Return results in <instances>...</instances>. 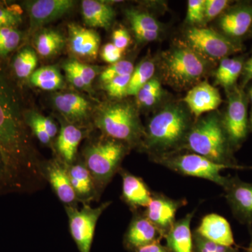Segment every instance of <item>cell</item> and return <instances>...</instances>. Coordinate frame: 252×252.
<instances>
[{"instance_id": "26", "label": "cell", "mask_w": 252, "mask_h": 252, "mask_svg": "<svg viewBox=\"0 0 252 252\" xmlns=\"http://www.w3.org/2000/svg\"><path fill=\"white\" fill-rule=\"evenodd\" d=\"M34 44L36 52L42 57L48 58L61 51L65 44V39L59 32L45 29L36 34Z\"/></svg>"}, {"instance_id": "1", "label": "cell", "mask_w": 252, "mask_h": 252, "mask_svg": "<svg viewBox=\"0 0 252 252\" xmlns=\"http://www.w3.org/2000/svg\"><path fill=\"white\" fill-rule=\"evenodd\" d=\"M23 113L16 88L0 67V157L6 193H34L46 184Z\"/></svg>"}, {"instance_id": "50", "label": "cell", "mask_w": 252, "mask_h": 252, "mask_svg": "<svg viewBox=\"0 0 252 252\" xmlns=\"http://www.w3.org/2000/svg\"><path fill=\"white\" fill-rule=\"evenodd\" d=\"M8 2H9V1H0V5H3V4H7Z\"/></svg>"}, {"instance_id": "16", "label": "cell", "mask_w": 252, "mask_h": 252, "mask_svg": "<svg viewBox=\"0 0 252 252\" xmlns=\"http://www.w3.org/2000/svg\"><path fill=\"white\" fill-rule=\"evenodd\" d=\"M55 107L69 124L80 126L85 124L91 112L90 102L79 94L63 93L53 97Z\"/></svg>"}, {"instance_id": "49", "label": "cell", "mask_w": 252, "mask_h": 252, "mask_svg": "<svg viewBox=\"0 0 252 252\" xmlns=\"http://www.w3.org/2000/svg\"><path fill=\"white\" fill-rule=\"evenodd\" d=\"M250 65H252V57L250 58V59H249V61H248V62L245 63V66H250Z\"/></svg>"}, {"instance_id": "13", "label": "cell", "mask_w": 252, "mask_h": 252, "mask_svg": "<svg viewBox=\"0 0 252 252\" xmlns=\"http://www.w3.org/2000/svg\"><path fill=\"white\" fill-rule=\"evenodd\" d=\"M41 169L46 182H49L64 207H78L79 203L71 185L67 165L56 157L41 161Z\"/></svg>"}, {"instance_id": "52", "label": "cell", "mask_w": 252, "mask_h": 252, "mask_svg": "<svg viewBox=\"0 0 252 252\" xmlns=\"http://www.w3.org/2000/svg\"><path fill=\"white\" fill-rule=\"evenodd\" d=\"M250 99H251L252 102V88L251 89V90L250 91Z\"/></svg>"}, {"instance_id": "37", "label": "cell", "mask_w": 252, "mask_h": 252, "mask_svg": "<svg viewBox=\"0 0 252 252\" xmlns=\"http://www.w3.org/2000/svg\"><path fill=\"white\" fill-rule=\"evenodd\" d=\"M131 75L122 76L112 79L104 84V90L109 96L115 98L122 99L127 95Z\"/></svg>"}, {"instance_id": "2", "label": "cell", "mask_w": 252, "mask_h": 252, "mask_svg": "<svg viewBox=\"0 0 252 252\" xmlns=\"http://www.w3.org/2000/svg\"><path fill=\"white\" fill-rule=\"evenodd\" d=\"M193 124L183 107L167 105L149 121L140 149L151 157L180 152Z\"/></svg>"}, {"instance_id": "21", "label": "cell", "mask_w": 252, "mask_h": 252, "mask_svg": "<svg viewBox=\"0 0 252 252\" xmlns=\"http://www.w3.org/2000/svg\"><path fill=\"white\" fill-rule=\"evenodd\" d=\"M71 185L79 203L91 205V202L98 201L94 180L84 160H79L67 165Z\"/></svg>"}, {"instance_id": "11", "label": "cell", "mask_w": 252, "mask_h": 252, "mask_svg": "<svg viewBox=\"0 0 252 252\" xmlns=\"http://www.w3.org/2000/svg\"><path fill=\"white\" fill-rule=\"evenodd\" d=\"M223 189L233 216L252 230V182L240 180L238 175L230 176Z\"/></svg>"}, {"instance_id": "45", "label": "cell", "mask_w": 252, "mask_h": 252, "mask_svg": "<svg viewBox=\"0 0 252 252\" xmlns=\"http://www.w3.org/2000/svg\"><path fill=\"white\" fill-rule=\"evenodd\" d=\"M132 31L135 33L137 40L141 42H149L155 41L159 36L160 32L144 31L140 29H133Z\"/></svg>"}, {"instance_id": "30", "label": "cell", "mask_w": 252, "mask_h": 252, "mask_svg": "<svg viewBox=\"0 0 252 252\" xmlns=\"http://www.w3.org/2000/svg\"><path fill=\"white\" fill-rule=\"evenodd\" d=\"M155 72V64L150 61H144L135 68L130 76L127 95H136L151 79Z\"/></svg>"}, {"instance_id": "29", "label": "cell", "mask_w": 252, "mask_h": 252, "mask_svg": "<svg viewBox=\"0 0 252 252\" xmlns=\"http://www.w3.org/2000/svg\"><path fill=\"white\" fill-rule=\"evenodd\" d=\"M38 59L35 51L31 47L20 50L12 63L13 71L18 79H27L36 70Z\"/></svg>"}, {"instance_id": "41", "label": "cell", "mask_w": 252, "mask_h": 252, "mask_svg": "<svg viewBox=\"0 0 252 252\" xmlns=\"http://www.w3.org/2000/svg\"><path fill=\"white\" fill-rule=\"evenodd\" d=\"M33 116L35 118L36 120L42 126L43 128L47 132L51 140L54 141L56 136L59 134V127L57 124L54 122L52 119L50 117H46L44 116L38 114L37 112L32 111Z\"/></svg>"}, {"instance_id": "42", "label": "cell", "mask_w": 252, "mask_h": 252, "mask_svg": "<svg viewBox=\"0 0 252 252\" xmlns=\"http://www.w3.org/2000/svg\"><path fill=\"white\" fill-rule=\"evenodd\" d=\"M123 52H124L123 50L118 49L117 46L113 44V43H109L104 46L101 53V56L105 62L114 64L119 61L122 58Z\"/></svg>"}, {"instance_id": "9", "label": "cell", "mask_w": 252, "mask_h": 252, "mask_svg": "<svg viewBox=\"0 0 252 252\" xmlns=\"http://www.w3.org/2000/svg\"><path fill=\"white\" fill-rule=\"evenodd\" d=\"M186 40L189 47L205 59L223 60L241 49L229 38L210 28H189Z\"/></svg>"}, {"instance_id": "20", "label": "cell", "mask_w": 252, "mask_h": 252, "mask_svg": "<svg viewBox=\"0 0 252 252\" xmlns=\"http://www.w3.org/2000/svg\"><path fill=\"white\" fill-rule=\"evenodd\" d=\"M184 101L196 117L216 109L222 102L220 91L207 81L199 83L187 93Z\"/></svg>"}, {"instance_id": "36", "label": "cell", "mask_w": 252, "mask_h": 252, "mask_svg": "<svg viewBox=\"0 0 252 252\" xmlns=\"http://www.w3.org/2000/svg\"><path fill=\"white\" fill-rule=\"evenodd\" d=\"M134 69L133 64L130 61H119L104 69L99 79L104 84L117 77L131 75Z\"/></svg>"}, {"instance_id": "6", "label": "cell", "mask_w": 252, "mask_h": 252, "mask_svg": "<svg viewBox=\"0 0 252 252\" xmlns=\"http://www.w3.org/2000/svg\"><path fill=\"white\" fill-rule=\"evenodd\" d=\"M160 65L162 76L167 84L177 89L193 85L207 70L205 59L182 43L162 54Z\"/></svg>"}, {"instance_id": "38", "label": "cell", "mask_w": 252, "mask_h": 252, "mask_svg": "<svg viewBox=\"0 0 252 252\" xmlns=\"http://www.w3.org/2000/svg\"><path fill=\"white\" fill-rule=\"evenodd\" d=\"M205 0H189L187 21L190 24H200L205 21Z\"/></svg>"}, {"instance_id": "25", "label": "cell", "mask_w": 252, "mask_h": 252, "mask_svg": "<svg viewBox=\"0 0 252 252\" xmlns=\"http://www.w3.org/2000/svg\"><path fill=\"white\" fill-rule=\"evenodd\" d=\"M252 24V7L240 6L230 10L220 18V28L227 35L240 37L246 34Z\"/></svg>"}, {"instance_id": "35", "label": "cell", "mask_w": 252, "mask_h": 252, "mask_svg": "<svg viewBox=\"0 0 252 252\" xmlns=\"http://www.w3.org/2000/svg\"><path fill=\"white\" fill-rule=\"evenodd\" d=\"M193 238V252H240V248H242L239 245L227 247L219 245L203 238L194 231Z\"/></svg>"}, {"instance_id": "47", "label": "cell", "mask_w": 252, "mask_h": 252, "mask_svg": "<svg viewBox=\"0 0 252 252\" xmlns=\"http://www.w3.org/2000/svg\"><path fill=\"white\" fill-rule=\"evenodd\" d=\"M6 193L4 165L0 157V194Z\"/></svg>"}, {"instance_id": "23", "label": "cell", "mask_w": 252, "mask_h": 252, "mask_svg": "<svg viewBox=\"0 0 252 252\" xmlns=\"http://www.w3.org/2000/svg\"><path fill=\"white\" fill-rule=\"evenodd\" d=\"M195 211L189 212L183 218L176 220L171 229L165 235V246L171 252H193V233L190 224Z\"/></svg>"}, {"instance_id": "10", "label": "cell", "mask_w": 252, "mask_h": 252, "mask_svg": "<svg viewBox=\"0 0 252 252\" xmlns=\"http://www.w3.org/2000/svg\"><path fill=\"white\" fill-rule=\"evenodd\" d=\"M228 104L222 124L233 152L241 147L248 137L249 122L246 99L241 91L235 89L228 97Z\"/></svg>"}, {"instance_id": "14", "label": "cell", "mask_w": 252, "mask_h": 252, "mask_svg": "<svg viewBox=\"0 0 252 252\" xmlns=\"http://www.w3.org/2000/svg\"><path fill=\"white\" fill-rule=\"evenodd\" d=\"M72 0H36L24 3L30 18V32L32 33L47 23L63 17L73 9Z\"/></svg>"}, {"instance_id": "40", "label": "cell", "mask_w": 252, "mask_h": 252, "mask_svg": "<svg viewBox=\"0 0 252 252\" xmlns=\"http://www.w3.org/2000/svg\"><path fill=\"white\" fill-rule=\"evenodd\" d=\"M227 0H205V21H210L218 16L229 4Z\"/></svg>"}, {"instance_id": "18", "label": "cell", "mask_w": 252, "mask_h": 252, "mask_svg": "<svg viewBox=\"0 0 252 252\" xmlns=\"http://www.w3.org/2000/svg\"><path fill=\"white\" fill-rule=\"evenodd\" d=\"M100 39L92 29L71 23L68 25V45L73 54L85 59H96Z\"/></svg>"}, {"instance_id": "31", "label": "cell", "mask_w": 252, "mask_h": 252, "mask_svg": "<svg viewBox=\"0 0 252 252\" xmlns=\"http://www.w3.org/2000/svg\"><path fill=\"white\" fill-rule=\"evenodd\" d=\"M162 94L161 84L157 78H153L145 84L136 94L137 105L151 107L159 102Z\"/></svg>"}, {"instance_id": "27", "label": "cell", "mask_w": 252, "mask_h": 252, "mask_svg": "<svg viewBox=\"0 0 252 252\" xmlns=\"http://www.w3.org/2000/svg\"><path fill=\"white\" fill-rule=\"evenodd\" d=\"M32 86L45 91L62 89L64 79L59 69L54 66H46L36 69L30 77Z\"/></svg>"}, {"instance_id": "15", "label": "cell", "mask_w": 252, "mask_h": 252, "mask_svg": "<svg viewBox=\"0 0 252 252\" xmlns=\"http://www.w3.org/2000/svg\"><path fill=\"white\" fill-rule=\"evenodd\" d=\"M124 239L123 245L129 252H135L142 247L154 242L160 241L162 237L160 232L140 210L134 211Z\"/></svg>"}, {"instance_id": "43", "label": "cell", "mask_w": 252, "mask_h": 252, "mask_svg": "<svg viewBox=\"0 0 252 252\" xmlns=\"http://www.w3.org/2000/svg\"><path fill=\"white\" fill-rule=\"evenodd\" d=\"M113 44L117 46L118 49L124 51L130 42V36L126 30L119 28L113 32Z\"/></svg>"}, {"instance_id": "17", "label": "cell", "mask_w": 252, "mask_h": 252, "mask_svg": "<svg viewBox=\"0 0 252 252\" xmlns=\"http://www.w3.org/2000/svg\"><path fill=\"white\" fill-rule=\"evenodd\" d=\"M122 178V199L132 212L146 208L152 199V192L140 177L121 169Z\"/></svg>"}, {"instance_id": "46", "label": "cell", "mask_w": 252, "mask_h": 252, "mask_svg": "<svg viewBox=\"0 0 252 252\" xmlns=\"http://www.w3.org/2000/svg\"><path fill=\"white\" fill-rule=\"evenodd\" d=\"M135 252H171L165 245L160 244V241L154 242L146 246L142 247Z\"/></svg>"}, {"instance_id": "28", "label": "cell", "mask_w": 252, "mask_h": 252, "mask_svg": "<svg viewBox=\"0 0 252 252\" xmlns=\"http://www.w3.org/2000/svg\"><path fill=\"white\" fill-rule=\"evenodd\" d=\"M243 68L241 59L225 58L221 60L215 74L217 84L225 89H230L238 80Z\"/></svg>"}, {"instance_id": "51", "label": "cell", "mask_w": 252, "mask_h": 252, "mask_svg": "<svg viewBox=\"0 0 252 252\" xmlns=\"http://www.w3.org/2000/svg\"><path fill=\"white\" fill-rule=\"evenodd\" d=\"M250 128L252 130V114L251 115V119H250Z\"/></svg>"}, {"instance_id": "24", "label": "cell", "mask_w": 252, "mask_h": 252, "mask_svg": "<svg viewBox=\"0 0 252 252\" xmlns=\"http://www.w3.org/2000/svg\"><path fill=\"white\" fill-rule=\"evenodd\" d=\"M81 11L84 23L91 28L108 29L115 17V11L112 6L97 0L82 1Z\"/></svg>"}, {"instance_id": "39", "label": "cell", "mask_w": 252, "mask_h": 252, "mask_svg": "<svg viewBox=\"0 0 252 252\" xmlns=\"http://www.w3.org/2000/svg\"><path fill=\"white\" fill-rule=\"evenodd\" d=\"M69 62L82 79L86 89L91 88L93 81L97 75V72L94 68L78 61H71Z\"/></svg>"}, {"instance_id": "32", "label": "cell", "mask_w": 252, "mask_h": 252, "mask_svg": "<svg viewBox=\"0 0 252 252\" xmlns=\"http://www.w3.org/2000/svg\"><path fill=\"white\" fill-rule=\"evenodd\" d=\"M23 34L16 28H0V59H4L17 49Z\"/></svg>"}, {"instance_id": "33", "label": "cell", "mask_w": 252, "mask_h": 252, "mask_svg": "<svg viewBox=\"0 0 252 252\" xmlns=\"http://www.w3.org/2000/svg\"><path fill=\"white\" fill-rule=\"evenodd\" d=\"M126 16L131 25L132 30L160 32V26L158 21L148 13L129 9L126 11Z\"/></svg>"}, {"instance_id": "8", "label": "cell", "mask_w": 252, "mask_h": 252, "mask_svg": "<svg viewBox=\"0 0 252 252\" xmlns=\"http://www.w3.org/2000/svg\"><path fill=\"white\" fill-rule=\"evenodd\" d=\"M112 203L104 202L97 207L84 205L80 210L76 207H64L69 231L79 252H91L97 220Z\"/></svg>"}, {"instance_id": "48", "label": "cell", "mask_w": 252, "mask_h": 252, "mask_svg": "<svg viewBox=\"0 0 252 252\" xmlns=\"http://www.w3.org/2000/svg\"><path fill=\"white\" fill-rule=\"evenodd\" d=\"M250 236H251V240H250V243L248 248H245V252H252V230H250Z\"/></svg>"}, {"instance_id": "19", "label": "cell", "mask_w": 252, "mask_h": 252, "mask_svg": "<svg viewBox=\"0 0 252 252\" xmlns=\"http://www.w3.org/2000/svg\"><path fill=\"white\" fill-rule=\"evenodd\" d=\"M197 234L213 243L223 246H236L229 222L218 214L212 213L203 217L196 228Z\"/></svg>"}, {"instance_id": "5", "label": "cell", "mask_w": 252, "mask_h": 252, "mask_svg": "<svg viewBox=\"0 0 252 252\" xmlns=\"http://www.w3.org/2000/svg\"><path fill=\"white\" fill-rule=\"evenodd\" d=\"M130 149L124 142L104 136L88 144L83 151V160L92 176L98 200L113 177L120 171Z\"/></svg>"}, {"instance_id": "12", "label": "cell", "mask_w": 252, "mask_h": 252, "mask_svg": "<svg viewBox=\"0 0 252 252\" xmlns=\"http://www.w3.org/2000/svg\"><path fill=\"white\" fill-rule=\"evenodd\" d=\"M187 204L186 198L173 199L163 193L152 192V199L143 211L144 215L164 239L176 221L177 211Z\"/></svg>"}, {"instance_id": "22", "label": "cell", "mask_w": 252, "mask_h": 252, "mask_svg": "<svg viewBox=\"0 0 252 252\" xmlns=\"http://www.w3.org/2000/svg\"><path fill=\"white\" fill-rule=\"evenodd\" d=\"M85 132L79 126L63 123L56 138L55 149L58 158L66 165H70L77 158V149Z\"/></svg>"}, {"instance_id": "44", "label": "cell", "mask_w": 252, "mask_h": 252, "mask_svg": "<svg viewBox=\"0 0 252 252\" xmlns=\"http://www.w3.org/2000/svg\"><path fill=\"white\" fill-rule=\"evenodd\" d=\"M63 69H64V72H65L66 77H67L68 81H69L74 87L79 89H86L85 84H84L82 79H81L79 74H78L77 71L71 65L69 62L66 63L65 64L63 65Z\"/></svg>"}, {"instance_id": "7", "label": "cell", "mask_w": 252, "mask_h": 252, "mask_svg": "<svg viewBox=\"0 0 252 252\" xmlns=\"http://www.w3.org/2000/svg\"><path fill=\"white\" fill-rule=\"evenodd\" d=\"M151 160L180 175L210 181L222 189L226 184L228 177L222 175L221 171L233 169L195 153L180 154L178 152L151 157Z\"/></svg>"}, {"instance_id": "4", "label": "cell", "mask_w": 252, "mask_h": 252, "mask_svg": "<svg viewBox=\"0 0 252 252\" xmlns=\"http://www.w3.org/2000/svg\"><path fill=\"white\" fill-rule=\"evenodd\" d=\"M94 124L106 137L130 147H141L144 135L138 113L127 102H107L95 112Z\"/></svg>"}, {"instance_id": "34", "label": "cell", "mask_w": 252, "mask_h": 252, "mask_svg": "<svg viewBox=\"0 0 252 252\" xmlns=\"http://www.w3.org/2000/svg\"><path fill=\"white\" fill-rule=\"evenodd\" d=\"M23 11L20 5H0V28H16L23 22Z\"/></svg>"}, {"instance_id": "3", "label": "cell", "mask_w": 252, "mask_h": 252, "mask_svg": "<svg viewBox=\"0 0 252 252\" xmlns=\"http://www.w3.org/2000/svg\"><path fill=\"white\" fill-rule=\"evenodd\" d=\"M182 149H187L235 170L252 169V166L240 165L236 162L222 119L215 114L202 118L193 124Z\"/></svg>"}]
</instances>
